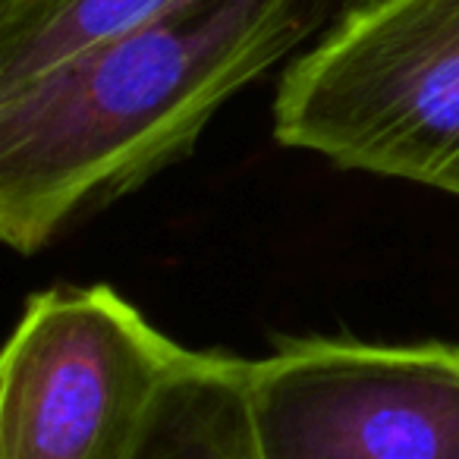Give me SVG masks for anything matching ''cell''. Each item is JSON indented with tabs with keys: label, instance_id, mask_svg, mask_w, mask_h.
Masks as SVG:
<instances>
[{
	"label": "cell",
	"instance_id": "6da1fadb",
	"mask_svg": "<svg viewBox=\"0 0 459 459\" xmlns=\"http://www.w3.org/2000/svg\"><path fill=\"white\" fill-rule=\"evenodd\" d=\"M337 0H177L0 95V237L35 255L183 160L211 117L333 22Z\"/></svg>",
	"mask_w": 459,
	"mask_h": 459
},
{
	"label": "cell",
	"instance_id": "7a4b0ae2",
	"mask_svg": "<svg viewBox=\"0 0 459 459\" xmlns=\"http://www.w3.org/2000/svg\"><path fill=\"white\" fill-rule=\"evenodd\" d=\"M274 139L459 198V0H356L283 70Z\"/></svg>",
	"mask_w": 459,
	"mask_h": 459
},
{
	"label": "cell",
	"instance_id": "3957f363",
	"mask_svg": "<svg viewBox=\"0 0 459 459\" xmlns=\"http://www.w3.org/2000/svg\"><path fill=\"white\" fill-rule=\"evenodd\" d=\"M186 352L101 283L32 296L0 359V459H129Z\"/></svg>",
	"mask_w": 459,
	"mask_h": 459
},
{
	"label": "cell",
	"instance_id": "277c9868",
	"mask_svg": "<svg viewBox=\"0 0 459 459\" xmlns=\"http://www.w3.org/2000/svg\"><path fill=\"white\" fill-rule=\"evenodd\" d=\"M246 390L262 459H459V346L281 340Z\"/></svg>",
	"mask_w": 459,
	"mask_h": 459
},
{
	"label": "cell",
	"instance_id": "5b68a950",
	"mask_svg": "<svg viewBox=\"0 0 459 459\" xmlns=\"http://www.w3.org/2000/svg\"><path fill=\"white\" fill-rule=\"evenodd\" d=\"M249 359L186 352L129 459H262L249 415Z\"/></svg>",
	"mask_w": 459,
	"mask_h": 459
},
{
	"label": "cell",
	"instance_id": "8992f818",
	"mask_svg": "<svg viewBox=\"0 0 459 459\" xmlns=\"http://www.w3.org/2000/svg\"><path fill=\"white\" fill-rule=\"evenodd\" d=\"M177 0H0V95L133 32Z\"/></svg>",
	"mask_w": 459,
	"mask_h": 459
}]
</instances>
